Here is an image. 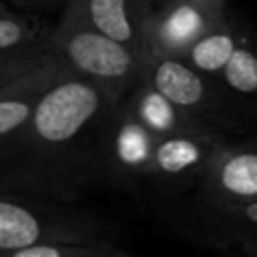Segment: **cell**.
<instances>
[{"instance_id":"obj_13","label":"cell","mask_w":257,"mask_h":257,"mask_svg":"<svg viewBox=\"0 0 257 257\" xmlns=\"http://www.w3.org/2000/svg\"><path fill=\"white\" fill-rule=\"evenodd\" d=\"M126 251L106 235H78L42 241L20 249L14 257H124Z\"/></svg>"},{"instance_id":"obj_10","label":"cell","mask_w":257,"mask_h":257,"mask_svg":"<svg viewBox=\"0 0 257 257\" xmlns=\"http://www.w3.org/2000/svg\"><path fill=\"white\" fill-rule=\"evenodd\" d=\"M64 68L66 64L54 54L0 88V167L12 157L40 94Z\"/></svg>"},{"instance_id":"obj_6","label":"cell","mask_w":257,"mask_h":257,"mask_svg":"<svg viewBox=\"0 0 257 257\" xmlns=\"http://www.w3.org/2000/svg\"><path fill=\"white\" fill-rule=\"evenodd\" d=\"M199 197L215 211L257 201V137L243 143H223L199 179Z\"/></svg>"},{"instance_id":"obj_8","label":"cell","mask_w":257,"mask_h":257,"mask_svg":"<svg viewBox=\"0 0 257 257\" xmlns=\"http://www.w3.org/2000/svg\"><path fill=\"white\" fill-rule=\"evenodd\" d=\"M153 12L151 0H66L64 8V14L126 44L145 62Z\"/></svg>"},{"instance_id":"obj_11","label":"cell","mask_w":257,"mask_h":257,"mask_svg":"<svg viewBox=\"0 0 257 257\" xmlns=\"http://www.w3.org/2000/svg\"><path fill=\"white\" fill-rule=\"evenodd\" d=\"M124 102L131 108V112L145 124V128L157 139L187 131L211 128L187 110H183L181 106H177L171 98H167L161 90H157L153 84L145 80L133 86V90L124 96Z\"/></svg>"},{"instance_id":"obj_17","label":"cell","mask_w":257,"mask_h":257,"mask_svg":"<svg viewBox=\"0 0 257 257\" xmlns=\"http://www.w3.org/2000/svg\"><path fill=\"white\" fill-rule=\"evenodd\" d=\"M50 56H54V52L48 48V44L0 50V88L22 76L24 72L36 68L38 64L46 62Z\"/></svg>"},{"instance_id":"obj_15","label":"cell","mask_w":257,"mask_h":257,"mask_svg":"<svg viewBox=\"0 0 257 257\" xmlns=\"http://www.w3.org/2000/svg\"><path fill=\"white\" fill-rule=\"evenodd\" d=\"M219 213L225 241L247 255H257V201Z\"/></svg>"},{"instance_id":"obj_18","label":"cell","mask_w":257,"mask_h":257,"mask_svg":"<svg viewBox=\"0 0 257 257\" xmlns=\"http://www.w3.org/2000/svg\"><path fill=\"white\" fill-rule=\"evenodd\" d=\"M14 2H20V4H26V6H52L58 0H14Z\"/></svg>"},{"instance_id":"obj_19","label":"cell","mask_w":257,"mask_h":257,"mask_svg":"<svg viewBox=\"0 0 257 257\" xmlns=\"http://www.w3.org/2000/svg\"><path fill=\"white\" fill-rule=\"evenodd\" d=\"M0 8H2V6H0Z\"/></svg>"},{"instance_id":"obj_3","label":"cell","mask_w":257,"mask_h":257,"mask_svg":"<svg viewBox=\"0 0 257 257\" xmlns=\"http://www.w3.org/2000/svg\"><path fill=\"white\" fill-rule=\"evenodd\" d=\"M104 235L94 221L58 211L56 207L0 191V257H14L20 249L62 237Z\"/></svg>"},{"instance_id":"obj_2","label":"cell","mask_w":257,"mask_h":257,"mask_svg":"<svg viewBox=\"0 0 257 257\" xmlns=\"http://www.w3.org/2000/svg\"><path fill=\"white\" fill-rule=\"evenodd\" d=\"M48 48L70 70L100 84L116 100L143 80L145 60L133 48L68 14L50 30Z\"/></svg>"},{"instance_id":"obj_5","label":"cell","mask_w":257,"mask_h":257,"mask_svg":"<svg viewBox=\"0 0 257 257\" xmlns=\"http://www.w3.org/2000/svg\"><path fill=\"white\" fill-rule=\"evenodd\" d=\"M155 145L157 137L145 128L120 98L98 131L96 161L112 183L131 187L149 177Z\"/></svg>"},{"instance_id":"obj_16","label":"cell","mask_w":257,"mask_h":257,"mask_svg":"<svg viewBox=\"0 0 257 257\" xmlns=\"http://www.w3.org/2000/svg\"><path fill=\"white\" fill-rule=\"evenodd\" d=\"M48 36L50 30L42 22L0 8V50L48 44Z\"/></svg>"},{"instance_id":"obj_7","label":"cell","mask_w":257,"mask_h":257,"mask_svg":"<svg viewBox=\"0 0 257 257\" xmlns=\"http://www.w3.org/2000/svg\"><path fill=\"white\" fill-rule=\"evenodd\" d=\"M225 0H169L153 12L149 56H183L225 18Z\"/></svg>"},{"instance_id":"obj_9","label":"cell","mask_w":257,"mask_h":257,"mask_svg":"<svg viewBox=\"0 0 257 257\" xmlns=\"http://www.w3.org/2000/svg\"><path fill=\"white\" fill-rule=\"evenodd\" d=\"M223 143V135L213 128L187 131L157 139L149 177L165 185L199 181Z\"/></svg>"},{"instance_id":"obj_4","label":"cell","mask_w":257,"mask_h":257,"mask_svg":"<svg viewBox=\"0 0 257 257\" xmlns=\"http://www.w3.org/2000/svg\"><path fill=\"white\" fill-rule=\"evenodd\" d=\"M143 80L215 131L229 120L225 86L217 78L199 72L181 56H149Z\"/></svg>"},{"instance_id":"obj_14","label":"cell","mask_w":257,"mask_h":257,"mask_svg":"<svg viewBox=\"0 0 257 257\" xmlns=\"http://www.w3.org/2000/svg\"><path fill=\"white\" fill-rule=\"evenodd\" d=\"M219 82L229 94L255 96L257 94V44L251 36L243 34L225 68Z\"/></svg>"},{"instance_id":"obj_1","label":"cell","mask_w":257,"mask_h":257,"mask_svg":"<svg viewBox=\"0 0 257 257\" xmlns=\"http://www.w3.org/2000/svg\"><path fill=\"white\" fill-rule=\"evenodd\" d=\"M118 100L100 84L68 66L40 94L12 153L0 167V183L14 187H56V173L88 137L98 131Z\"/></svg>"},{"instance_id":"obj_12","label":"cell","mask_w":257,"mask_h":257,"mask_svg":"<svg viewBox=\"0 0 257 257\" xmlns=\"http://www.w3.org/2000/svg\"><path fill=\"white\" fill-rule=\"evenodd\" d=\"M241 36H243L241 28L231 18L225 16L217 26H213L199 40H195L181 58H185L199 72L219 80L221 70L225 68L227 60L237 48Z\"/></svg>"}]
</instances>
